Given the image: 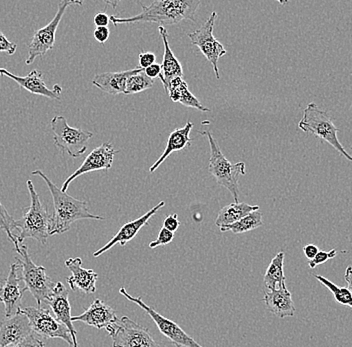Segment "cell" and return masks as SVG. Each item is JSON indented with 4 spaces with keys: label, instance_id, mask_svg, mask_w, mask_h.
I'll return each instance as SVG.
<instances>
[{
    "label": "cell",
    "instance_id": "obj_1",
    "mask_svg": "<svg viewBox=\"0 0 352 347\" xmlns=\"http://www.w3.org/2000/svg\"><path fill=\"white\" fill-rule=\"evenodd\" d=\"M201 2L199 0H162L151 2V5H142V12L135 16H109L114 25L138 23L177 24L184 21H195V12Z\"/></svg>",
    "mask_w": 352,
    "mask_h": 347
},
{
    "label": "cell",
    "instance_id": "obj_2",
    "mask_svg": "<svg viewBox=\"0 0 352 347\" xmlns=\"http://www.w3.org/2000/svg\"><path fill=\"white\" fill-rule=\"evenodd\" d=\"M32 175H38L47 184L48 190L52 193L54 201V212L52 214L54 223H52L50 236L54 234H63L68 232L72 224L81 219H96V221H104V217L100 215L92 214L88 210V202L79 201L70 197L69 194L61 190L56 184H54L47 175H44L41 170L32 171Z\"/></svg>",
    "mask_w": 352,
    "mask_h": 347
},
{
    "label": "cell",
    "instance_id": "obj_3",
    "mask_svg": "<svg viewBox=\"0 0 352 347\" xmlns=\"http://www.w3.org/2000/svg\"><path fill=\"white\" fill-rule=\"evenodd\" d=\"M28 188L32 203L30 208H26L21 219L15 221V226L19 232L16 236L17 241L21 243L25 239L33 238L46 245L48 236H50L54 219L52 214L43 206L32 180H28Z\"/></svg>",
    "mask_w": 352,
    "mask_h": 347
},
{
    "label": "cell",
    "instance_id": "obj_4",
    "mask_svg": "<svg viewBox=\"0 0 352 347\" xmlns=\"http://www.w3.org/2000/svg\"><path fill=\"white\" fill-rule=\"evenodd\" d=\"M208 138L210 146V159H209L208 171L219 186L230 190L234 202H239V181L242 175H245V164L237 162L231 164L230 160L224 157L217 140L213 137L211 131H206L199 133Z\"/></svg>",
    "mask_w": 352,
    "mask_h": 347
},
{
    "label": "cell",
    "instance_id": "obj_5",
    "mask_svg": "<svg viewBox=\"0 0 352 347\" xmlns=\"http://www.w3.org/2000/svg\"><path fill=\"white\" fill-rule=\"evenodd\" d=\"M299 128L305 133L320 138L333 147L340 155L352 162V157L338 139L340 128L334 124L333 118L329 112L319 109L314 102L309 103L303 111V116L298 124Z\"/></svg>",
    "mask_w": 352,
    "mask_h": 347
},
{
    "label": "cell",
    "instance_id": "obj_6",
    "mask_svg": "<svg viewBox=\"0 0 352 347\" xmlns=\"http://www.w3.org/2000/svg\"><path fill=\"white\" fill-rule=\"evenodd\" d=\"M19 254L22 259L15 258V260L21 267L24 287L36 300L37 307H41V303L47 302L52 296L56 283L47 276L45 267H38L33 262L26 245H21Z\"/></svg>",
    "mask_w": 352,
    "mask_h": 347
},
{
    "label": "cell",
    "instance_id": "obj_7",
    "mask_svg": "<svg viewBox=\"0 0 352 347\" xmlns=\"http://www.w3.org/2000/svg\"><path fill=\"white\" fill-rule=\"evenodd\" d=\"M55 146L63 153L77 158L87 151V142L94 136L90 131L69 126L63 116H54L50 122Z\"/></svg>",
    "mask_w": 352,
    "mask_h": 347
},
{
    "label": "cell",
    "instance_id": "obj_8",
    "mask_svg": "<svg viewBox=\"0 0 352 347\" xmlns=\"http://www.w3.org/2000/svg\"><path fill=\"white\" fill-rule=\"evenodd\" d=\"M107 331L111 337L113 347H160L148 328L136 324L127 316L118 318Z\"/></svg>",
    "mask_w": 352,
    "mask_h": 347
},
{
    "label": "cell",
    "instance_id": "obj_9",
    "mask_svg": "<svg viewBox=\"0 0 352 347\" xmlns=\"http://www.w3.org/2000/svg\"><path fill=\"white\" fill-rule=\"evenodd\" d=\"M70 5H82V1L63 0V1L59 2L58 8H57V12L54 19L41 30H35L32 41L28 45V57L25 61L26 65H32L36 57L45 56L50 50L54 47L55 34H56L57 27H58L61 19L65 15L66 8Z\"/></svg>",
    "mask_w": 352,
    "mask_h": 347
},
{
    "label": "cell",
    "instance_id": "obj_10",
    "mask_svg": "<svg viewBox=\"0 0 352 347\" xmlns=\"http://www.w3.org/2000/svg\"><path fill=\"white\" fill-rule=\"evenodd\" d=\"M217 19V13L213 12L208 17V21L202 24L201 27L190 34H187V36L190 39L191 43L197 46L201 54L206 57V59L212 65L215 76L219 79V58L228 54V50L213 35V27H214Z\"/></svg>",
    "mask_w": 352,
    "mask_h": 347
},
{
    "label": "cell",
    "instance_id": "obj_11",
    "mask_svg": "<svg viewBox=\"0 0 352 347\" xmlns=\"http://www.w3.org/2000/svg\"><path fill=\"white\" fill-rule=\"evenodd\" d=\"M120 293L122 294L126 300L129 302L135 303L138 306L142 307L143 311H145L156 324L157 328L160 329V333L168 338L171 344H175L176 347H204L200 346L198 342H195L191 336L186 335L179 325L176 324L173 320L164 317L162 314L158 313L157 311H154L153 307L147 305L146 303L143 302L140 298H134L131 294L127 293L124 287H121Z\"/></svg>",
    "mask_w": 352,
    "mask_h": 347
},
{
    "label": "cell",
    "instance_id": "obj_12",
    "mask_svg": "<svg viewBox=\"0 0 352 347\" xmlns=\"http://www.w3.org/2000/svg\"><path fill=\"white\" fill-rule=\"evenodd\" d=\"M21 313L30 320L33 333L45 338H60L74 346L72 335L65 325L56 320L50 311L43 307H21Z\"/></svg>",
    "mask_w": 352,
    "mask_h": 347
},
{
    "label": "cell",
    "instance_id": "obj_13",
    "mask_svg": "<svg viewBox=\"0 0 352 347\" xmlns=\"http://www.w3.org/2000/svg\"><path fill=\"white\" fill-rule=\"evenodd\" d=\"M118 153V150H116L112 146L110 142H104L101 144L100 146L94 148L87 157L85 158L83 164L77 168L76 172L72 173L67 179L63 182V188L61 190H67L69 184L76 179L77 177H81V175H85V173L92 172V171L98 170H109L111 168L112 164H113L114 155Z\"/></svg>",
    "mask_w": 352,
    "mask_h": 347
},
{
    "label": "cell",
    "instance_id": "obj_14",
    "mask_svg": "<svg viewBox=\"0 0 352 347\" xmlns=\"http://www.w3.org/2000/svg\"><path fill=\"white\" fill-rule=\"evenodd\" d=\"M19 269V263L11 265L10 274L0 287V302L4 304L6 317L15 315L21 309V300L26 289H21Z\"/></svg>",
    "mask_w": 352,
    "mask_h": 347
},
{
    "label": "cell",
    "instance_id": "obj_15",
    "mask_svg": "<svg viewBox=\"0 0 352 347\" xmlns=\"http://www.w3.org/2000/svg\"><path fill=\"white\" fill-rule=\"evenodd\" d=\"M30 320L21 311L0 322V347H10L32 335Z\"/></svg>",
    "mask_w": 352,
    "mask_h": 347
},
{
    "label": "cell",
    "instance_id": "obj_16",
    "mask_svg": "<svg viewBox=\"0 0 352 347\" xmlns=\"http://www.w3.org/2000/svg\"><path fill=\"white\" fill-rule=\"evenodd\" d=\"M0 76H8L14 80L22 89L28 90L35 96H44L50 100H60V94L63 92L60 85H55L54 89H48L45 81H44L43 74L41 70H32L28 76L23 78V76H15L4 68H0Z\"/></svg>",
    "mask_w": 352,
    "mask_h": 347
},
{
    "label": "cell",
    "instance_id": "obj_17",
    "mask_svg": "<svg viewBox=\"0 0 352 347\" xmlns=\"http://www.w3.org/2000/svg\"><path fill=\"white\" fill-rule=\"evenodd\" d=\"M165 205L164 201H160L157 205L154 206L151 208L148 212L145 213L144 215L140 216V219H135V221H129V223H125L122 225V227L118 230V234H116L111 239L104 245V247L99 248L98 251L94 252V258H98L101 254L104 252L109 251L116 245H120L121 247H125L127 243L132 240L136 236H138L140 230H142L143 226L148 224L149 219L156 214V212L164 208Z\"/></svg>",
    "mask_w": 352,
    "mask_h": 347
},
{
    "label": "cell",
    "instance_id": "obj_18",
    "mask_svg": "<svg viewBox=\"0 0 352 347\" xmlns=\"http://www.w3.org/2000/svg\"><path fill=\"white\" fill-rule=\"evenodd\" d=\"M46 302L52 307L55 318L61 324L65 325L66 328L69 331L72 342H74V347H78L76 338L77 333L72 320V305H70L69 300H68V291L63 283L56 282L52 296L48 298Z\"/></svg>",
    "mask_w": 352,
    "mask_h": 347
},
{
    "label": "cell",
    "instance_id": "obj_19",
    "mask_svg": "<svg viewBox=\"0 0 352 347\" xmlns=\"http://www.w3.org/2000/svg\"><path fill=\"white\" fill-rule=\"evenodd\" d=\"M72 322H81L98 329H107L118 320L116 311L100 300H96L85 313L72 316Z\"/></svg>",
    "mask_w": 352,
    "mask_h": 347
},
{
    "label": "cell",
    "instance_id": "obj_20",
    "mask_svg": "<svg viewBox=\"0 0 352 347\" xmlns=\"http://www.w3.org/2000/svg\"><path fill=\"white\" fill-rule=\"evenodd\" d=\"M65 267L72 271V276L67 278V282L72 291L78 289L85 294H91L96 291L98 274L94 270L83 269L82 259H67Z\"/></svg>",
    "mask_w": 352,
    "mask_h": 347
},
{
    "label": "cell",
    "instance_id": "obj_21",
    "mask_svg": "<svg viewBox=\"0 0 352 347\" xmlns=\"http://www.w3.org/2000/svg\"><path fill=\"white\" fill-rule=\"evenodd\" d=\"M263 302L270 313L279 318L292 317L296 313V306L292 293L286 284L277 287L274 291L264 292Z\"/></svg>",
    "mask_w": 352,
    "mask_h": 347
},
{
    "label": "cell",
    "instance_id": "obj_22",
    "mask_svg": "<svg viewBox=\"0 0 352 347\" xmlns=\"http://www.w3.org/2000/svg\"><path fill=\"white\" fill-rule=\"evenodd\" d=\"M142 71H144V69L138 67L134 69L125 70V71L104 72V74H96L92 79V85H96L105 93L111 94V96L124 94L127 79L133 74Z\"/></svg>",
    "mask_w": 352,
    "mask_h": 347
},
{
    "label": "cell",
    "instance_id": "obj_23",
    "mask_svg": "<svg viewBox=\"0 0 352 347\" xmlns=\"http://www.w3.org/2000/svg\"><path fill=\"white\" fill-rule=\"evenodd\" d=\"M158 32L164 43V63L162 65V74L160 76L162 85L165 91H167L171 81L175 78H182L184 76V69H182V63L176 58L175 54L171 50L170 45L168 43V32L164 26H158Z\"/></svg>",
    "mask_w": 352,
    "mask_h": 347
},
{
    "label": "cell",
    "instance_id": "obj_24",
    "mask_svg": "<svg viewBox=\"0 0 352 347\" xmlns=\"http://www.w3.org/2000/svg\"><path fill=\"white\" fill-rule=\"evenodd\" d=\"M193 126H195V124H193L192 122H187L184 127L175 129V131H173V133L169 135L166 147H165L164 153H162L160 157L154 162L153 166H151V168H149V171H151V173L154 172L156 169L160 168L171 153H175V151L182 150V149L191 146L192 139L189 137V135H190V131L191 129L193 128Z\"/></svg>",
    "mask_w": 352,
    "mask_h": 347
},
{
    "label": "cell",
    "instance_id": "obj_25",
    "mask_svg": "<svg viewBox=\"0 0 352 347\" xmlns=\"http://www.w3.org/2000/svg\"><path fill=\"white\" fill-rule=\"evenodd\" d=\"M167 92L173 102H179L184 107H192L200 111L210 112V109L204 107L202 103L189 91L188 85L182 78L173 79L167 89Z\"/></svg>",
    "mask_w": 352,
    "mask_h": 347
},
{
    "label": "cell",
    "instance_id": "obj_26",
    "mask_svg": "<svg viewBox=\"0 0 352 347\" xmlns=\"http://www.w3.org/2000/svg\"><path fill=\"white\" fill-rule=\"evenodd\" d=\"M259 210L258 205H250V204L244 203V202H233L221 208L217 216L215 224L219 227H224V226L231 225V224L237 223L241 221L246 215L253 212Z\"/></svg>",
    "mask_w": 352,
    "mask_h": 347
},
{
    "label": "cell",
    "instance_id": "obj_27",
    "mask_svg": "<svg viewBox=\"0 0 352 347\" xmlns=\"http://www.w3.org/2000/svg\"><path fill=\"white\" fill-rule=\"evenodd\" d=\"M285 252H279L272 259L270 267L264 274L263 284L267 291H274L277 287L285 284V276L283 273L285 265Z\"/></svg>",
    "mask_w": 352,
    "mask_h": 347
},
{
    "label": "cell",
    "instance_id": "obj_28",
    "mask_svg": "<svg viewBox=\"0 0 352 347\" xmlns=\"http://www.w3.org/2000/svg\"><path fill=\"white\" fill-rule=\"evenodd\" d=\"M263 225V213L256 210L250 213V214L244 216L237 223L231 224V225L220 227V232H231L234 234H244V232H252L256 228L261 227Z\"/></svg>",
    "mask_w": 352,
    "mask_h": 347
},
{
    "label": "cell",
    "instance_id": "obj_29",
    "mask_svg": "<svg viewBox=\"0 0 352 347\" xmlns=\"http://www.w3.org/2000/svg\"><path fill=\"white\" fill-rule=\"evenodd\" d=\"M314 278L331 291L336 302L340 303V305L352 309V293L347 287H338V285L334 284L333 282L325 278L324 276L314 274Z\"/></svg>",
    "mask_w": 352,
    "mask_h": 347
},
{
    "label": "cell",
    "instance_id": "obj_30",
    "mask_svg": "<svg viewBox=\"0 0 352 347\" xmlns=\"http://www.w3.org/2000/svg\"><path fill=\"white\" fill-rule=\"evenodd\" d=\"M153 85V79L147 78L144 71L138 72V74H133L127 79L124 94L129 96V94L140 93V92L144 91V90L151 89Z\"/></svg>",
    "mask_w": 352,
    "mask_h": 347
},
{
    "label": "cell",
    "instance_id": "obj_31",
    "mask_svg": "<svg viewBox=\"0 0 352 347\" xmlns=\"http://www.w3.org/2000/svg\"><path fill=\"white\" fill-rule=\"evenodd\" d=\"M0 230H3L8 234V238L10 239L11 243L14 245V249L19 254L21 250V245L17 241V237L13 234V230H16L15 226V221L12 216L8 213L6 208H4L3 204L0 201Z\"/></svg>",
    "mask_w": 352,
    "mask_h": 347
},
{
    "label": "cell",
    "instance_id": "obj_32",
    "mask_svg": "<svg viewBox=\"0 0 352 347\" xmlns=\"http://www.w3.org/2000/svg\"><path fill=\"white\" fill-rule=\"evenodd\" d=\"M173 239H175V234L169 232L166 228L162 227L160 234H158L157 238L153 240V243H149V248L154 249V248L158 247H164V245L173 243Z\"/></svg>",
    "mask_w": 352,
    "mask_h": 347
},
{
    "label": "cell",
    "instance_id": "obj_33",
    "mask_svg": "<svg viewBox=\"0 0 352 347\" xmlns=\"http://www.w3.org/2000/svg\"><path fill=\"white\" fill-rule=\"evenodd\" d=\"M336 254H338V251L336 249L330 250L329 252L318 251L316 258L308 261V265H309L310 269H316L318 265H322V263L327 262L329 259L336 258Z\"/></svg>",
    "mask_w": 352,
    "mask_h": 347
},
{
    "label": "cell",
    "instance_id": "obj_34",
    "mask_svg": "<svg viewBox=\"0 0 352 347\" xmlns=\"http://www.w3.org/2000/svg\"><path fill=\"white\" fill-rule=\"evenodd\" d=\"M16 48L17 45L8 41V37L0 32V52H3L8 56H13L16 52Z\"/></svg>",
    "mask_w": 352,
    "mask_h": 347
},
{
    "label": "cell",
    "instance_id": "obj_35",
    "mask_svg": "<svg viewBox=\"0 0 352 347\" xmlns=\"http://www.w3.org/2000/svg\"><path fill=\"white\" fill-rule=\"evenodd\" d=\"M10 347H45L44 346L43 342L41 339L33 335L28 336L25 339L19 342V344H14Z\"/></svg>",
    "mask_w": 352,
    "mask_h": 347
},
{
    "label": "cell",
    "instance_id": "obj_36",
    "mask_svg": "<svg viewBox=\"0 0 352 347\" xmlns=\"http://www.w3.org/2000/svg\"><path fill=\"white\" fill-rule=\"evenodd\" d=\"M155 54H153V52H142V54H140V56H138L140 68L145 69V68L151 67L153 63H155Z\"/></svg>",
    "mask_w": 352,
    "mask_h": 347
},
{
    "label": "cell",
    "instance_id": "obj_37",
    "mask_svg": "<svg viewBox=\"0 0 352 347\" xmlns=\"http://www.w3.org/2000/svg\"><path fill=\"white\" fill-rule=\"evenodd\" d=\"M180 221L178 219L177 214H171L168 215L166 219H164V227L166 228L167 230H169L170 232H175L179 227Z\"/></svg>",
    "mask_w": 352,
    "mask_h": 347
},
{
    "label": "cell",
    "instance_id": "obj_38",
    "mask_svg": "<svg viewBox=\"0 0 352 347\" xmlns=\"http://www.w3.org/2000/svg\"><path fill=\"white\" fill-rule=\"evenodd\" d=\"M109 35L110 30L109 27H96L94 32V38L101 45L109 41Z\"/></svg>",
    "mask_w": 352,
    "mask_h": 347
},
{
    "label": "cell",
    "instance_id": "obj_39",
    "mask_svg": "<svg viewBox=\"0 0 352 347\" xmlns=\"http://www.w3.org/2000/svg\"><path fill=\"white\" fill-rule=\"evenodd\" d=\"M110 21L109 15L107 12H98L94 15V23L96 27H107Z\"/></svg>",
    "mask_w": 352,
    "mask_h": 347
},
{
    "label": "cell",
    "instance_id": "obj_40",
    "mask_svg": "<svg viewBox=\"0 0 352 347\" xmlns=\"http://www.w3.org/2000/svg\"><path fill=\"white\" fill-rule=\"evenodd\" d=\"M144 74L147 78L151 79L157 78V76L160 78V74H162V65H160V63H153L151 67L145 68Z\"/></svg>",
    "mask_w": 352,
    "mask_h": 347
},
{
    "label": "cell",
    "instance_id": "obj_41",
    "mask_svg": "<svg viewBox=\"0 0 352 347\" xmlns=\"http://www.w3.org/2000/svg\"><path fill=\"white\" fill-rule=\"evenodd\" d=\"M303 252H305V256H307L309 260H311V259L316 258V254H318V247L314 245H307L303 247Z\"/></svg>",
    "mask_w": 352,
    "mask_h": 347
},
{
    "label": "cell",
    "instance_id": "obj_42",
    "mask_svg": "<svg viewBox=\"0 0 352 347\" xmlns=\"http://www.w3.org/2000/svg\"><path fill=\"white\" fill-rule=\"evenodd\" d=\"M344 278L345 280H346L347 289H349V291L352 293V267H349L346 270H345Z\"/></svg>",
    "mask_w": 352,
    "mask_h": 347
}]
</instances>
